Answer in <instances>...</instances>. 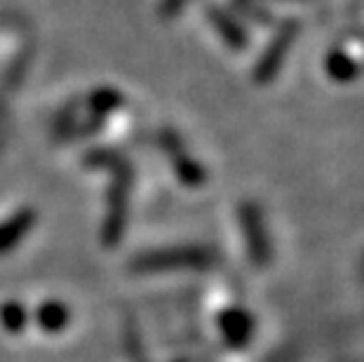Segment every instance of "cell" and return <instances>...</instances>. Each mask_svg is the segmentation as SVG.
<instances>
[{"mask_svg":"<svg viewBox=\"0 0 364 362\" xmlns=\"http://www.w3.org/2000/svg\"><path fill=\"white\" fill-rule=\"evenodd\" d=\"M214 254L205 247H167L144 252L132 261V271L158 273V271H179V268H209L214 266Z\"/></svg>","mask_w":364,"mask_h":362,"instance_id":"cell-1","label":"cell"},{"mask_svg":"<svg viewBox=\"0 0 364 362\" xmlns=\"http://www.w3.org/2000/svg\"><path fill=\"white\" fill-rule=\"evenodd\" d=\"M240 223H242V233L247 243V254L254 268H266L273 257L270 250V238L266 228V219L257 203H245L240 207Z\"/></svg>","mask_w":364,"mask_h":362,"instance_id":"cell-2","label":"cell"},{"mask_svg":"<svg viewBox=\"0 0 364 362\" xmlns=\"http://www.w3.org/2000/svg\"><path fill=\"white\" fill-rule=\"evenodd\" d=\"M296 36H299V21H284V24H280V28L275 31L273 41L266 45L261 59L257 61V66H254V80L259 85L270 82L280 73V68L287 59V52L296 43Z\"/></svg>","mask_w":364,"mask_h":362,"instance_id":"cell-3","label":"cell"},{"mask_svg":"<svg viewBox=\"0 0 364 362\" xmlns=\"http://www.w3.org/2000/svg\"><path fill=\"white\" fill-rule=\"evenodd\" d=\"M160 142H162V149L167 151L169 160H172V167H174L176 176H179L186 186H191V188L203 186V183H205V169H203V165L198 163V160H193L188 156V151H186L181 137L176 132H172V129H162Z\"/></svg>","mask_w":364,"mask_h":362,"instance_id":"cell-4","label":"cell"},{"mask_svg":"<svg viewBox=\"0 0 364 362\" xmlns=\"http://www.w3.org/2000/svg\"><path fill=\"white\" fill-rule=\"evenodd\" d=\"M219 327L230 346H245L254 334V318L242 308H228L221 313Z\"/></svg>","mask_w":364,"mask_h":362,"instance_id":"cell-5","label":"cell"},{"mask_svg":"<svg viewBox=\"0 0 364 362\" xmlns=\"http://www.w3.org/2000/svg\"><path fill=\"white\" fill-rule=\"evenodd\" d=\"M33 223H36L33 210H19L17 214H12L10 219H5L0 223V254L17 247L21 238L33 228Z\"/></svg>","mask_w":364,"mask_h":362,"instance_id":"cell-6","label":"cell"},{"mask_svg":"<svg viewBox=\"0 0 364 362\" xmlns=\"http://www.w3.org/2000/svg\"><path fill=\"white\" fill-rule=\"evenodd\" d=\"M209 14V21L214 24V28L219 31L221 38L226 41L230 48H237V50H242L245 45H247V33H245V28L237 24V21L230 17L228 12H223L219 10V7H209L207 10Z\"/></svg>","mask_w":364,"mask_h":362,"instance_id":"cell-7","label":"cell"},{"mask_svg":"<svg viewBox=\"0 0 364 362\" xmlns=\"http://www.w3.org/2000/svg\"><path fill=\"white\" fill-rule=\"evenodd\" d=\"M360 64L355 61L348 52L343 50H334L329 52L327 57V75L334 78L336 82H348V80H355L360 75Z\"/></svg>","mask_w":364,"mask_h":362,"instance_id":"cell-8","label":"cell"},{"mask_svg":"<svg viewBox=\"0 0 364 362\" xmlns=\"http://www.w3.org/2000/svg\"><path fill=\"white\" fill-rule=\"evenodd\" d=\"M68 308L64 304H59V302H48V304H43L41 308H38V313H36V320H38V325H41L45 332H61L66 325H68Z\"/></svg>","mask_w":364,"mask_h":362,"instance_id":"cell-9","label":"cell"},{"mask_svg":"<svg viewBox=\"0 0 364 362\" xmlns=\"http://www.w3.org/2000/svg\"><path fill=\"white\" fill-rule=\"evenodd\" d=\"M87 104L97 115H108L113 109H118L122 104V97L115 90H97L95 95L90 97Z\"/></svg>","mask_w":364,"mask_h":362,"instance_id":"cell-10","label":"cell"},{"mask_svg":"<svg viewBox=\"0 0 364 362\" xmlns=\"http://www.w3.org/2000/svg\"><path fill=\"white\" fill-rule=\"evenodd\" d=\"M0 322L5 325V329L10 332H21L26 325V311L19 304H5L0 308Z\"/></svg>","mask_w":364,"mask_h":362,"instance_id":"cell-11","label":"cell"},{"mask_svg":"<svg viewBox=\"0 0 364 362\" xmlns=\"http://www.w3.org/2000/svg\"><path fill=\"white\" fill-rule=\"evenodd\" d=\"M188 3H191V0H162V3H160V17L172 19L174 14L179 10H183Z\"/></svg>","mask_w":364,"mask_h":362,"instance_id":"cell-12","label":"cell"}]
</instances>
